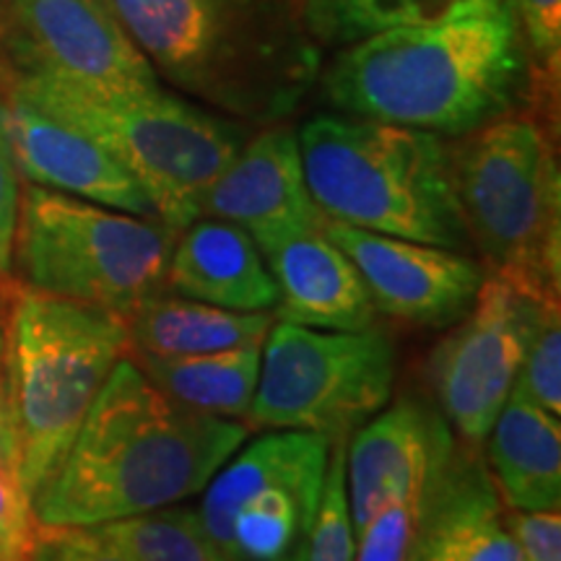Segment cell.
<instances>
[{"mask_svg":"<svg viewBox=\"0 0 561 561\" xmlns=\"http://www.w3.org/2000/svg\"><path fill=\"white\" fill-rule=\"evenodd\" d=\"M240 421L185 409L125 359L32 500L34 525L96 528L198 496L248 439Z\"/></svg>","mask_w":561,"mask_h":561,"instance_id":"cell-1","label":"cell"},{"mask_svg":"<svg viewBox=\"0 0 561 561\" xmlns=\"http://www.w3.org/2000/svg\"><path fill=\"white\" fill-rule=\"evenodd\" d=\"M525 68L512 0H468L346 45L322 83L343 115L460 138L510 115Z\"/></svg>","mask_w":561,"mask_h":561,"instance_id":"cell-2","label":"cell"},{"mask_svg":"<svg viewBox=\"0 0 561 561\" xmlns=\"http://www.w3.org/2000/svg\"><path fill=\"white\" fill-rule=\"evenodd\" d=\"M107 3L153 73L227 115L278 121L320 79L307 0Z\"/></svg>","mask_w":561,"mask_h":561,"instance_id":"cell-3","label":"cell"},{"mask_svg":"<svg viewBox=\"0 0 561 561\" xmlns=\"http://www.w3.org/2000/svg\"><path fill=\"white\" fill-rule=\"evenodd\" d=\"M5 424L24 491L34 494L58 471L70 442L107 382L130 354L121 314L5 286Z\"/></svg>","mask_w":561,"mask_h":561,"instance_id":"cell-4","label":"cell"},{"mask_svg":"<svg viewBox=\"0 0 561 561\" xmlns=\"http://www.w3.org/2000/svg\"><path fill=\"white\" fill-rule=\"evenodd\" d=\"M0 81L121 161L172 234L201 219L210 185L244 144L237 123L161 87L96 89L32 70Z\"/></svg>","mask_w":561,"mask_h":561,"instance_id":"cell-5","label":"cell"},{"mask_svg":"<svg viewBox=\"0 0 561 561\" xmlns=\"http://www.w3.org/2000/svg\"><path fill=\"white\" fill-rule=\"evenodd\" d=\"M307 191L325 219L375 234L468 252L453 191L450 146L434 133L354 115H318L299 130Z\"/></svg>","mask_w":561,"mask_h":561,"instance_id":"cell-6","label":"cell"},{"mask_svg":"<svg viewBox=\"0 0 561 561\" xmlns=\"http://www.w3.org/2000/svg\"><path fill=\"white\" fill-rule=\"evenodd\" d=\"M447 146L462 227L483 268L559 305L561 172L549 133L528 115H502Z\"/></svg>","mask_w":561,"mask_h":561,"instance_id":"cell-7","label":"cell"},{"mask_svg":"<svg viewBox=\"0 0 561 561\" xmlns=\"http://www.w3.org/2000/svg\"><path fill=\"white\" fill-rule=\"evenodd\" d=\"M174 237L157 219L30 185L11 265L24 286L125 318L164 289Z\"/></svg>","mask_w":561,"mask_h":561,"instance_id":"cell-8","label":"cell"},{"mask_svg":"<svg viewBox=\"0 0 561 561\" xmlns=\"http://www.w3.org/2000/svg\"><path fill=\"white\" fill-rule=\"evenodd\" d=\"M396 375V343L377 322L320 331L278 320L263 341L248 421L268 432H312L333 445L390 403Z\"/></svg>","mask_w":561,"mask_h":561,"instance_id":"cell-9","label":"cell"},{"mask_svg":"<svg viewBox=\"0 0 561 561\" xmlns=\"http://www.w3.org/2000/svg\"><path fill=\"white\" fill-rule=\"evenodd\" d=\"M328 458L331 442L312 432L244 439L201 491V530L227 561H305Z\"/></svg>","mask_w":561,"mask_h":561,"instance_id":"cell-10","label":"cell"},{"mask_svg":"<svg viewBox=\"0 0 561 561\" xmlns=\"http://www.w3.org/2000/svg\"><path fill=\"white\" fill-rule=\"evenodd\" d=\"M543 301L486 276L479 297L430 356L439 413L468 445L486 439L520 371Z\"/></svg>","mask_w":561,"mask_h":561,"instance_id":"cell-11","label":"cell"},{"mask_svg":"<svg viewBox=\"0 0 561 561\" xmlns=\"http://www.w3.org/2000/svg\"><path fill=\"white\" fill-rule=\"evenodd\" d=\"M13 70L96 89L159 87L107 0H11Z\"/></svg>","mask_w":561,"mask_h":561,"instance_id":"cell-12","label":"cell"},{"mask_svg":"<svg viewBox=\"0 0 561 561\" xmlns=\"http://www.w3.org/2000/svg\"><path fill=\"white\" fill-rule=\"evenodd\" d=\"M322 229L356 265L377 312L419 328H450L471 310L486 268L468 252L322 219Z\"/></svg>","mask_w":561,"mask_h":561,"instance_id":"cell-13","label":"cell"},{"mask_svg":"<svg viewBox=\"0 0 561 561\" xmlns=\"http://www.w3.org/2000/svg\"><path fill=\"white\" fill-rule=\"evenodd\" d=\"M455 458L450 424L439 409L401 398L346 439V496L354 536L385 504L430 496Z\"/></svg>","mask_w":561,"mask_h":561,"instance_id":"cell-14","label":"cell"},{"mask_svg":"<svg viewBox=\"0 0 561 561\" xmlns=\"http://www.w3.org/2000/svg\"><path fill=\"white\" fill-rule=\"evenodd\" d=\"M3 123L19 178L30 185L153 219L151 203L138 182L94 138L55 121L5 87Z\"/></svg>","mask_w":561,"mask_h":561,"instance_id":"cell-15","label":"cell"},{"mask_svg":"<svg viewBox=\"0 0 561 561\" xmlns=\"http://www.w3.org/2000/svg\"><path fill=\"white\" fill-rule=\"evenodd\" d=\"M203 216L248 231L257 248L322 227L307 191L297 133L271 128L234 153L203 203Z\"/></svg>","mask_w":561,"mask_h":561,"instance_id":"cell-16","label":"cell"},{"mask_svg":"<svg viewBox=\"0 0 561 561\" xmlns=\"http://www.w3.org/2000/svg\"><path fill=\"white\" fill-rule=\"evenodd\" d=\"M257 250L278 286L273 318L320 331H364L377 322L359 271L322 227Z\"/></svg>","mask_w":561,"mask_h":561,"instance_id":"cell-17","label":"cell"},{"mask_svg":"<svg viewBox=\"0 0 561 561\" xmlns=\"http://www.w3.org/2000/svg\"><path fill=\"white\" fill-rule=\"evenodd\" d=\"M164 289L240 312H271L278 286L261 250L237 224L201 216L174 237Z\"/></svg>","mask_w":561,"mask_h":561,"instance_id":"cell-18","label":"cell"},{"mask_svg":"<svg viewBox=\"0 0 561 561\" xmlns=\"http://www.w3.org/2000/svg\"><path fill=\"white\" fill-rule=\"evenodd\" d=\"M419 561H520L489 471L458 453L426 504Z\"/></svg>","mask_w":561,"mask_h":561,"instance_id":"cell-19","label":"cell"},{"mask_svg":"<svg viewBox=\"0 0 561 561\" xmlns=\"http://www.w3.org/2000/svg\"><path fill=\"white\" fill-rule=\"evenodd\" d=\"M489 466L502 504L517 512L561 502L559 416L512 390L489 434Z\"/></svg>","mask_w":561,"mask_h":561,"instance_id":"cell-20","label":"cell"},{"mask_svg":"<svg viewBox=\"0 0 561 561\" xmlns=\"http://www.w3.org/2000/svg\"><path fill=\"white\" fill-rule=\"evenodd\" d=\"M130 354L198 356L263 343L273 312H240L161 289L125 314Z\"/></svg>","mask_w":561,"mask_h":561,"instance_id":"cell-21","label":"cell"},{"mask_svg":"<svg viewBox=\"0 0 561 561\" xmlns=\"http://www.w3.org/2000/svg\"><path fill=\"white\" fill-rule=\"evenodd\" d=\"M263 343H248L216 354L146 356L128 354L153 388L185 409L208 416L248 419L261 375Z\"/></svg>","mask_w":561,"mask_h":561,"instance_id":"cell-22","label":"cell"},{"mask_svg":"<svg viewBox=\"0 0 561 561\" xmlns=\"http://www.w3.org/2000/svg\"><path fill=\"white\" fill-rule=\"evenodd\" d=\"M468 0H307V30L318 45H354L371 34L424 24Z\"/></svg>","mask_w":561,"mask_h":561,"instance_id":"cell-23","label":"cell"},{"mask_svg":"<svg viewBox=\"0 0 561 561\" xmlns=\"http://www.w3.org/2000/svg\"><path fill=\"white\" fill-rule=\"evenodd\" d=\"M96 530L138 561H227L201 530L195 510L180 504L96 525Z\"/></svg>","mask_w":561,"mask_h":561,"instance_id":"cell-24","label":"cell"},{"mask_svg":"<svg viewBox=\"0 0 561 561\" xmlns=\"http://www.w3.org/2000/svg\"><path fill=\"white\" fill-rule=\"evenodd\" d=\"M356 536L346 496V439L333 442L328 458L325 489L305 561H354Z\"/></svg>","mask_w":561,"mask_h":561,"instance_id":"cell-25","label":"cell"},{"mask_svg":"<svg viewBox=\"0 0 561 561\" xmlns=\"http://www.w3.org/2000/svg\"><path fill=\"white\" fill-rule=\"evenodd\" d=\"M515 392L541 405L543 411L561 416V320L559 305H546L538 312L536 325L525 346L517 371Z\"/></svg>","mask_w":561,"mask_h":561,"instance_id":"cell-26","label":"cell"},{"mask_svg":"<svg viewBox=\"0 0 561 561\" xmlns=\"http://www.w3.org/2000/svg\"><path fill=\"white\" fill-rule=\"evenodd\" d=\"M430 496L385 504L356 536L354 561H419Z\"/></svg>","mask_w":561,"mask_h":561,"instance_id":"cell-27","label":"cell"},{"mask_svg":"<svg viewBox=\"0 0 561 561\" xmlns=\"http://www.w3.org/2000/svg\"><path fill=\"white\" fill-rule=\"evenodd\" d=\"M533 79L557 89L561 68V0H512Z\"/></svg>","mask_w":561,"mask_h":561,"instance_id":"cell-28","label":"cell"},{"mask_svg":"<svg viewBox=\"0 0 561 561\" xmlns=\"http://www.w3.org/2000/svg\"><path fill=\"white\" fill-rule=\"evenodd\" d=\"M32 533V500L21 483L9 424H3L0 426V549L26 559Z\"/></svg>","mask_w":561,"mask_h":561,"instance_id":"cell-29","label":"cell"},{"mask_svg":"<svg viewBox=\"0 0 561 561\" xmlns=\"http://www.w3.org/2000/svg\"><path fill=\"white\" fill-rule=\"evenodd\" d=\"M24 561H138L96 528L34 525Z\"/></svg>","mask_w":561,"mask_h":561,"instance_id":"cell-30","label":"cell"},{"mask_svg":"<svg viewBox=\"0 0 561 561\" xmlns=\"http://www.w3.org/2000/svg\"><path fill=\"white\" fill-rule=\"evenodd\" d=\"M507 528L517 543L520 561H561L559 507L507 512Z\"/></svg>","mask_w":561,"mask_h":561,"instance_id":"cell-31","label":"cell"},{"mask_svg":"<svg viewBox=\"0 0 561 561\" xmlns=\"http://www.w3.org/2000/svg\"><path fill=\"white\" fill-rule=\"evenodd\" d=\"M21 206V178L5 136L3 123V83H0V278H5L13 268V240H16Z\"/></svg>","mask_w":561,"mask_h":561,"instance_id":"cell-32","label":"cell"},{"mask_svg":"<svg viewBox=\"0 0 561 561\" xmlns=\"http://www.w3.org/2000/svg\"><path fill=\"white\" fill-rule=\"evenodd\" d=\"M5 424V289L0 278V426Z\"/></svg>","mask_w":561,"mask_h":561,"instance_id":"cell-33","label":"cell"},{"mask_svg":"<svg viewBox=\"0 0 561 561\" xmlns=\"http://www.w3.org/2000/svg\"><path fill=\"white\" fill-rule=\"evenodd\" d=\"M0 561H24V557H13V553H9L5 549H0Z\"/></svg>","mask_w":561,"mask_h":561,"instance_id":"cell-34","label":"cell"}]
</instances>
